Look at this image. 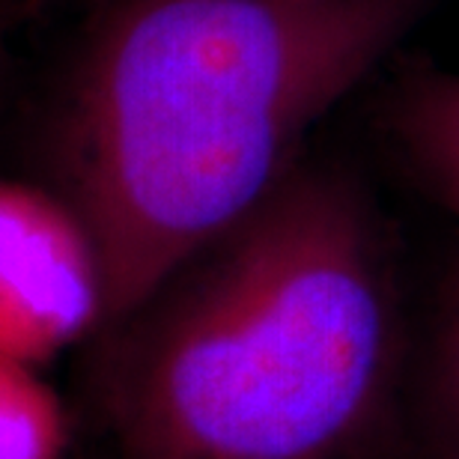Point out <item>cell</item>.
Listing matches in <instances>:
<instances>
[{
	"instance_id": "1",
	"label": "cell",
	"mask_w": 459,
	"mask_h": 459,
	"mask_svg": "<svg viewBox=\"0 0 459 459\" xmlns=\"http://www.w3.org/2000/svg\"><path fill=\"white\" fill-rule=\"evenodd\" d=\"M424 0H119L75 81L63 173L123 325L245 221Z\"/></svg>"
},
{
	"instance_id": "4",
	"label": "cell",
	"mask_w": 459,
	"mask_h": 459,
	"mask_svg": "<svg viewBox=\"0 0 459 459\" xmlns=\"http://www.w3.org/2000/svg\"><path fill=\"white\" fill-rule=\"evenodd\" d=\"M391 132L418 177L459 218V75L411 78L391 108Z\"/></svg>"
},
{
	"instance_id": "5",
	"label": "cell",
	"mask_w": 459,
	"mask_h": 459,
	"mask_svg": "<svg viewBox=\"0 0 459 459\" xmlns=\"http://www.w3.org/2000/svg\"><path fill=\"white\" fill-rule=\"evenodd\" d=\"M66 424L33 364L0 352V459H60Z\"/></svg>"
},
{
	"instance_id": "6",
	"label": "cell",
	"mask_w": 459,
	"mask_h": 459,
	"mask_svg": "<svg viewBox=\"0 0 459 459\" xmlns=\"http://www.w3.org/2000/svg\"><path fill=\"white\" fill-rule=\"evenodd\" d=\"M429 409L445 459H459V269L445 287L429 352Z\"/></svg>"
},
{
	"instance_id": "2",
	"label": "cell",
	"mask_w": 459,
	"mask_h": 459,
	"mask_svg": "<svg viewBox=\"0 0 459 459\" xmlns=\"http://www.w3.org/2000/svg\"><path fill=\"white\" fill-rule=\"evenodd\" d=\"M123 325L111 403L132 459H337L397 355L379 230L328 170H292Z\"/></svg>"
},
{
	"instance_id": "3",
	"label": "cell",
	"mask_w": 459,
	"mask_h": 459,
	"mask_svg": "<svg viewBox=\"0 0 459 459\" xmlns=\"http://www.w3.org/2000/svg\"><path fill=\"white\" fill-rule=\"evenodd\" d=\"M102 274L69 204L0 182V352L45 361L102 325Z\"/></svg>"
}]
</instances>
